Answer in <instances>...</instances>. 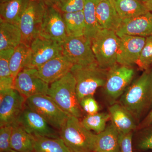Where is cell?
<instances>
[{
  "mask_svg": "<svg viewBox=\"0 0 152 152\" xmlns=\"http://www.w3.org/2000/svg\"><path fill=\"white\" fill-rule=\"evenodd\" d=\"M120 104L139 118L152 107V71H145L121 97Z\"/></svg>",
  "mask_w": 152,
  "mask_h": 152,
  "instance_id": "cell-1",
  "label": "cell"
},
{
  "mask_svg": "<svg viewBox=\"0 0 152 152\" xmlns=\"http://www.w3.org/2000/svg\"><path fill=\"white\" fill-rule=\"evenodd\" d=\"M108 70L102 68L96 61L86 65H74L71 73L75 78L79 102L88 96H93L98 88L104 87Z\"/></svg>",
  "mask_w": 152,
  "mask_h": 152,
  "instance_id": "cell-2",
  "label": "cell"
},
{
  "mask_svg": "<svg viewBox=\"0 0 152 152\" xmlns=\"http://www.w3.org/2000/svg\"><path fill=\"white\" fill-rule=\"evenodd\" d=\"M48 95L69 116L80 118L83 115L76 91V81L71 72L50 84Z\"/></svg>",
  "mask_w": 152,
  "mask_h": 152,
  "instance_id": "cell-3",
  "label": "cell"
},
{
  "mask_svg": "<svg viewBox=\"0 0 152 152\" xmlns=\"http://www.w3.org/2000/svg\"><path fill=\"white\" fill-rule=\"evenodd\" d=\"M59 136L71 152H95L97 134L87 129L78 118L69 116Z\"/></svg>",
  "mask_w": 152,
  "mask_h": 152,
  "instance_id": "cell-4",
  "label": "cell"
},
{
  "mask_svg": "<svg viewBox=\"0 0 152 152\" xmlns=\"http://www.w3.org/2000/svg\"><path fill=\"white\" fill-rule=\"evenodd\" d=\"M120 38L116 32L101 29L91 40V47L99 65L108 69L116 64Z\"/></svg>",
  "mask_w": 152,
  "mask_h": 152,
  "instance_id": "cell-5",
  "label": "cell"
},
{
  "mask_svg": "<svg viewBox=\"0 0 152 152\" xmlns=\"http://www.w3.org/2000/svg\"><path fill=\"white\" fill-rule=\"evenodd\" d=\"M46 8L39 0L30 1L19 23L21 33L22 43L30 47L32 42L39 36Z\"/></svg>",
  "mask_w": 152,
  "mask_h": 152,
  "instance_id": "cell-6",
  "label": "cell"
},
{
  "mask_svg": "<svg viewBox=\"0 0 152 152\" xmlns=\"http://www.w3.org/2000/svg\"><path fill=\"white\" fill-rule=\"evenodd\" d=\"M26 104L39 114L54 129L59 131L69 116L48 95L26 98Z\"/></svg>",
  "mask_w": 152,
  "mask_h": 152,
  "instance_id": "cell-7",
  "label": "cell"
},
{
  "mask_svg": "<svg viewBox=\"0 0 152 152\" xmlns=\"http://www.w3.org/2000/svg\"><path fill=\"white\" fill-rule=\"evenodd\" d=\"M62 55L74 65H86L96 61L91 41L85 36L68 37L61 44Z\"/></svg>",
  "mask_w": 152,
  "mask_h": 152,
  "instance_id": "cell-8",
  "label": "cell"
},
{
  "mask_svg": "<svg viewBox=\"0 0 152 152\" xmlns=\"http://www.w3.org/2000/svg\"><path fill=\"white\" fill-rule=\"evenodd\" d=\"M135 72L129 66L117 64L108 70L104 88L109 99L115 100L122 96L133 80Z\"/></svg>",
  "mask_w": 152,
  "mask_h": 152,
  "instance_id": "cell-9",
  "label": "cell"
},
{
  "mask_svg": "<svg viewBox=\"0 0 152 152\" xmlns=\"http://www.w3.org/2000/svg\"><path fill=\"white\" fill-rule=\"evenodd\" d=\"M26 98L14 88L0 91V127L12 124L26 104Z\"/></svg>",
  "mask_w": 152,
  "mask_h": 152,
  "instance_id": "cell-10",
  "label": "cell"
},
{
  "mask_svg": "<svg viewBox=\"0 0 152 152\" xmlns=\"http://www.w3.org/2000/svg\"><path fill=\"white\" fill-rule=\"evenodd\" d=\"M50 85L38 75L36 68H26L15 78L14 88L26 99L38 95H48Z\"/></svg>",
  "mask_w": 152,
  "mask_h": 152,
  "instance_id": "cell-11",
  "label": "cell"
},
{
  "mask_svg": "<svg viewBox=\"0 0 152 152\" xmlns=\"http://www.w3.org/2000/svg\"><path fill=\"white\" fill-rule=\"evenodd\" d=\"M39 36L61 44L68 37L62 13L54 6L47 7Z\"/></svg>",
  "mask_w": 152,
  "mask_h": 152,
  "instance_id": "cell-12",
  "label": "cell"
},
{
  "mask_svg": "<svg viewBox=\"0 0 152 152\" xmlns=\"http://www.w3.org/2000/svg\"><path fill=\"white\" fill-rule=\"evenodd\" d=\"M15 122L33 136L60 137L53 128L42 116L26 104Z\"/></svg>",
  "mask_w": 152,
  "mask_h": 152,
  "instance_id": "cell-13",
  "label": "cell"
},
{
  "mask_svg": "<svg viewBox=\"0 0 152 152\" xmlns=\"http://www.w3.org/2000/svg\"><path fill=\"white\" fill-rule=\"evenodd\" d=\"M31 59L27 68H37L62 55L61 44L39 36L30 45Z\"/></svg>",
  "mask_w": 152,
  "mask_h": 152,
  "instance_id": "cell-14",
  "label": "cell"
},
{
  "mask_svg": "<svg viewBox=\"0 0 152 152\" xmlns=\"http://www.w3.org/2000/svg\"><path fill=\"white\" fill-rule=\"evenodd\" d=\"M120 38L117 64L131 66L138 60L145 43L146 37L124 35Z\"/></svg>",
  "mask_w": 152,
  "mask_h": 152,
  "instance_id": "cell-15",
  "label": "cell"
},
{
  "mask_svg": "<svg viewBox=\"0 0 152 152\" xmlns=\"http://www.w3.org/2000/svg\"><path fill=\"white\" fill-rule=\"evenodd\" d=\"M73 65L62 55L50 60L37 69L40 77L50 85L70 72Z\"/></svg>",
  "mask_w": 152,
  "mask_h": 152,
  "instance_id": "cell-16",
  "label": "cell"
},
{
  "mask_svg": "<svg viewBox=\"0 0 152 152\" xmlns=\"http://www.w3.org/2000/svg\"><path fill=\"white\" fill-rule=\"evenodd\" d=\"M116 33L119 37L124 35L144 37L152 36V13L148 12L139 16L122 20Z\"/></svg>",
  "mask_w": 152,
  "mask_h": 152,
  "instance_id": "cell-17",
  "label": "cell"
},
{
  "mask_svg": "<svg viewBox=\"0 0 152 152\" xmlns=\"http://www.w3.org/2000/svg\"><path fill=\"white\" fill-rule=\"evenodd\" d=\"M96 14L101 29L116 32L122 22L114 6L113 0L99 1L96 8Z\"/></svg>",
  "mask_w": 152,
  "mask_h": 152,
  "instance_id": "cell-18",
  "label": "cell"
},
{
  "mask_svg": "<svg viewBox=\"0 0 152 152\" xmlns=\"http://www.w3.org/2000/svg\"><path fill=\"white\" fill-rule=\"evenodd\" d=\"M112 123L120 134L132 132L136 128L134 117L121 104H114L109 108Z\"/></svg>",
  "mask_w": 152,
  "mask_h": 152,
  "instance_id": "cell-19",
  "label": "cell"
},
{
  "mask_svg": "<svg viewBox=\"0 0 152 152\" xmlns=\"http://www.w3.org/2000/svg\"><path fill=\"white\" fill-rule=\"evenodd\" d=\"M120 133L115 125L111 123L105 129L97 134L96 152H120Z\"/></svg>",
  "mask_w": 152,
  "mask_h": 152,
  "instance_id": "cell-20",
  "label": "cell"
},
{
  "mask_svg": "<svg viewBox=\"0 0 152 152\" xmlns=\"http://www.w3.org/2000/svg\"><path fill=\"white\" fill-rule=\"evenodd\" d=\"M21 41V33L18 25L0 19V51L15 49Z\"/></svg>",
  "mask_w": 152,
  "mask_h": 152,
  "instance_id": "cell-21",
  "label": "cell"
},
{
  "mask_svg": "<svg viewBox=\"0 0 152 152\" xmlns=\"http://www.w3.org/2000/svg\"><path fill=\"white\" fill-rule=\"evenodd\" d=\"M31 0H10L0 4V19L18 25L22 15Z\"/></svg>",
  "mask_w": 152,
  "mask_h": 152,
  "instance_id": "cell-22",
  "label": "cell"
},
{
  "mask_svg": "<svg viewBox=\"0 0 152 152\" xmlns=\"http://www.w3.org/2000/svg\"><path fill=\"white\" fill-rule=\"evenodd\" d=\"M34 137L16 122L13 124L11 138L12 149L19 152H33Z\"/></svg>",
  "mask_w": 152,
  "mask_h": 152,
  "instance_id": "cell-23",
  "label": "cell"
},
{
  "mask_svg": "<svg viewBox=\"0 0 152 152\" xmlns=\"http://www.w3.org/2000/svg\"><path fill=\"white\" fill-rule=\"evenodd\" d=\"M117 12L122 20L142 15L149 12L139 0H113Z\"/></svg>",
  "mask_w": 152,
  "mask_h": 152,
  "instance_id": "cell-24",
  "label": "cell"
},
{
  "mask_svg": "<svg viewBox=\"0 0 152 152\" xmlns=\"http://www.w3.org/2000/svg\"><path fill=\"white\" fill-rule=\"evenodd\" d=\"M31 59L30 47L21 43L15 49L10 60V69L12 75L15 78L23 69L28 67Z\"/></svg>",
  "mask_w": 152,
  "mask_h": 152,
  "instance_id": "cell-25",
  "label": "cell"
},
{
  "mask_svg": "<svg viewBox=\"0 0 152 152\" xmlns=\"http://www.w3.org/2000/svg\"><path fill=\"white\" fill-rule=\"evenodd\" d=\"M99 0H86L83 12L86 30L84 36L91 41L101 30L97 19L96 8Z\"/></svg>",
  "mask_w": 152,
  "mask_h": 152,
  "instance_id": "cell-26",
  "label": "cell"
},
{
  "mask_svg": "<svg viewBox=\"0 0 152 152\" xmlns=\"http://www.w3.org/2000/svg\"><path fill=\"white\" fill-rule=\"evenodd\" d=\"M15 49L0 51V91L14 88L15 78L10 67L11 57Z\"/></svg>",
  "mask_w": 152,
  "mask_h": 152,
  "instance_id": "cell-27",
  "label": "cell"
},
{
  "mask_svg": "<svg viewBox=\"0 0 152 152\" xmlns=\"http://www.w3.org/2000/svg\"><path fill=\"white\" fill-rule=\"evenodd\" d=\"M68 37L84 36L86 30L84 16L83 11L62 13Z\"/></svg>",
  "mask_w": 152,
  "mask_h": 152,
  "instance_id": "cell-28",
  "label": "cell"
},
{
  "mask_svg": "<svg viewBox=\"0 0 152 152\" xmlns=\"http://www.w3.org/2000/svg\"><path fill=\"white\" fill-rule=\"evenodd\" d=\"M33 152H71L61 138L34 136Z\"/></svg>",
  "mask_w": 152,
  "mask_h": 152,
  "instance_id": "cell-29",
  "label": "cell"
},
{
  "mask_svg": "<svg viewBox=\"0 0 152 152\" xmlns=\"http://www.w3.org/2000/svg\"><path fill=\"white\" fill-rule=\"evenodd\" d=\"M110 119V114L98 113L87 115L82 120L81 123L88 130L94 131L99 134L105 129L106 124Z\"/></svg>",
  "mask_w": 152,
  "mask_h": 152,
  "instance_id": "cell-30",
  "label": "cell"
},
{
  "mask_svg": "<svg viewBox=\"0 0 152 152\" xmlns=\"http://www.w3.org/2000/svg\"><path fill=\"white\" fill-rule=\"evenodd\" d=\"M136 64L144 71L148 69L152 64V36L146 37L145 45Z\"/></svg>",
  "mask_w": 152,
  "mask_h": 152,
  "instance_id": "cell-31",
  "label": "cell"
},
{
  "mask_svg": "<svg viewBox=\"0 0 152 152\" xmlns=\"http://www.w3.org/2000/svg\"><path fill=\"white\" fill-rule=\"evenodd\" d=\"M86 0H58L55 7L62 13H72L83 10Z\"/></svg>",
  "mask_w": 152,
  "mask_h": 152,
  "instance_id": "cell-32",
  "label": "cell"
},
{
  "mask_svg": "<svg viewBox=\"0 0 152 152\" xmlns=\"http://www.w3.org/2000/svg\"><path fill=\"white\" fill-rule=\"evenodd\" d=\"M13 124L0 128V152H7L12 149L11 138Z\"/></svg>",
  "mask_w": 152,
  "mask_h": 152,
  "instance_id": "cell-33",
  "label": "cell"
},
{
  "mask_svg": "<svg viewBox=\"0 0 152 152\" xmlns=\"http://www.w3.org/2000/svg\"><path fill=\"white\" fill-rule=\"evenodd\" d=\"M80 104L83 110L87 113L88 115L97 113L99 112V104L93 96L84 98L80 102Z\"/></svg>",
  "mask_w": 152,
  "mask_h": 152,
  "instance_id": "cell-34",
  "label": "cell"
},
{
  "mask_svg": "<svg viewBox=\"0 0 152 152\" xmlns=\"http://www.w3.org/2000/svg\"><path fill=\"white\" fill-rule=\"evenodd\" d=\"M132 133L120 134V152H133Z\"/></svg>",
  "mask_w": 152,
  "mask_h": 152,
  "instance_id": "cell-35",
  "label": "cell"
},
{
  "mask_svg": "<svg viewBox=\"0 0 152 152\" xmlns=\"http://www.w3.org/2000/svg\"><path fill=\"white\" fill-rule=\"evenodd\" d=\"M138 146L142 150H152V133L143 139Z\"/></svg>",
  "mask_w": 152,
  "mask_h": 152,
  "instance_id": "cell-36",
  "label": "cell"
},
{
  "mask_svg": "<svg viewBox=\"0 0 152 152\" xmlns=\"http://www.w3.org/2000/svg\"><path fill=\"white\" fill-rule=\"evenodd\" d=\"M152 124V108L142 122L141 128L147 127Z\"/></svg>",
  "mask_w": 152,
  "mask_h": 152,
  "instance_id": "cell-37",
  "label": "cell"
},
{
  "mask_svg": "<svg viewBox=\"0 0 152 152\" xmlns=\"http://www.w3.org/2000/svg\"><path fill=\"white\" fill-rule=\"evenodd\" d=\"M43 3L46 7H53L55 6L58 0H39Z\"/></svg>",
  "mask_w": 152,
  "mask_h": 152,
  "instance_id": "cell-38",
  "label": "cell"
},
{
  "mask_svg": "<svg viewBox=\"0 0 152 152\" xmlns=\"http://www.w3.org/2000/svg\"><path fill=\"white\" fill-rule=\"evenodd\" d=\"M144 4L148 10L152 13V0H147Z\"/></svg>",
  "mask_w": 152,
  "mask_h": 152,
  "instance_id": "cell-39",
  "label": "cell"
},
{
  "mask_svg": "<svg viewBox=\"0 0 152 152\" xmlns=\"http://www.w3.org/2000/svg\"><path fill=\"white\" fill-rule=\"evenodd\" d=\"M9 1H10V0H0V3L5 2H7Z\"/></svg>",
  "mask_w": 152,
  "mask_h": 152,
  "instance_id": "cell-40",
  "label": "cell"
},
{
  "mask_svg": "<svg viewBox=\"0 0 152 152\" xmlns=\"http://www.w3.org/2000/svg\"><path fill=\"white\" fill-rule=\"evenodd\" d=\"M7 152H19L18 151H14V150L12 149H11V150H10V151H9Z\"/></svg>",
  "mask_w": 152,
  "mask_h": 152,
  "instance_id": "cell-41",
  "label": "cell"
},
{
  "mask_svg": "<svg viewBox=\"0 0 152 152\" xmlns=\"http://www.w3.org/2000/svg\"><path fill=\"white\" fill-rule=\"evenodd\" d=\"M139 1H141L142 2L144 3L147 0H139Z\"/></svg>",
  "mask_w": 152,
  "mask_h": 152,
  "instance_id": "cell-42",
  "label": "cell"
},
{
  "mask_svg": "<svg viewBox=\"0 0 152 152\" xmlns=\"http://www.w3.org/2000/svg\"><path fill=\"white\" fill-rule=\"evenodd\" d=\"M99 1H103V0H99Z\"/></svg>",
  "mask_w": 152,
  "mask_h": 152,
  "instance_id": "cell-43",
  "label": "cell"
},
{
  "mask_svg": "<svg viewBox=\"0 0 152 152\" xmlns=\"http://www.w3.org/2000/svg\"></svg>",
  "mask_w": 152,
  "mask_h": 152,
  "instance_id": "cell-44",
  "label": "cell"
}]
</instances>
